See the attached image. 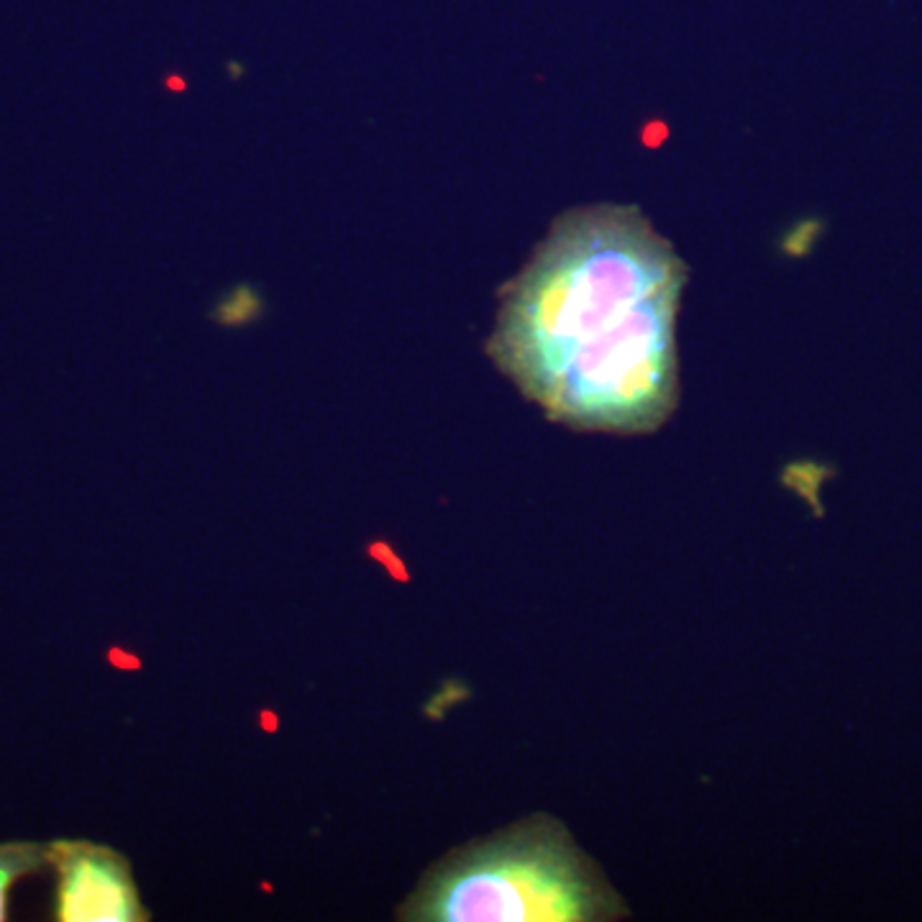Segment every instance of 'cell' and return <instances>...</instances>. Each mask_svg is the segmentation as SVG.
<instances>
[{
  "mask_svg": "<svg viewBox=\"0 0 922 922\" xmlns=\"http://www.w3.org/2000/svg\"><path fill=\"white\" fill-rule=\"evenodd\" d=\"M631 915L600 866L551 815L446 853L397 910L410 922H613Z\"/></svg>",
  "mask_w": 922,
  "mask_h": 922,
  "instance_id": "cell-2",
  "label": "cell"
},
{
  "mask_svg": "<svg viewBox=\"0 0 922 922\" xmlns=\"http://www.w3.org/2000/svg\"><path fill=\"white\" fill-rule=\"evenodd\" d=\"M49 866L57 874V922H141L149 920L129 858L103 843H49Z\"/></svg>",
  "mask_w": 922,
  "mask_h": 922,
  "instance_id": "cell-3",
  "label": "cell"
},
{
  "mask_svg": "<svg viewBox=\"0 0 922 922\" xmlns=\"http://www.w3.org/2000/svg\"><path fill=\"white\" fill-rule=\"evenodd\" d=\"M49 866V843L6 841L0 843V922L8 917V894L24 876Z\"/></svg>",
  "mask_w": 922,
  "mask_h": 922,
  "instance_id": "cell-4",
  "label": "cell"
},
{
  "mask_svg": "<svg viewBox=\"0 0 922 922\" xmlns=\"http://www.w3.org/2000/svg\"><path fill=\"white\" fill-rule=\"evenodd\" d=\"M684 285L687 264L636 205L574 208L500 287L487 354L549 421L654 433L679 405Z\"/></svg>",
  "mask_w": 922,
  "mask_h": 922,
  "instance_id": "cell-1",
  "label": "cell"
}]
</instances>
